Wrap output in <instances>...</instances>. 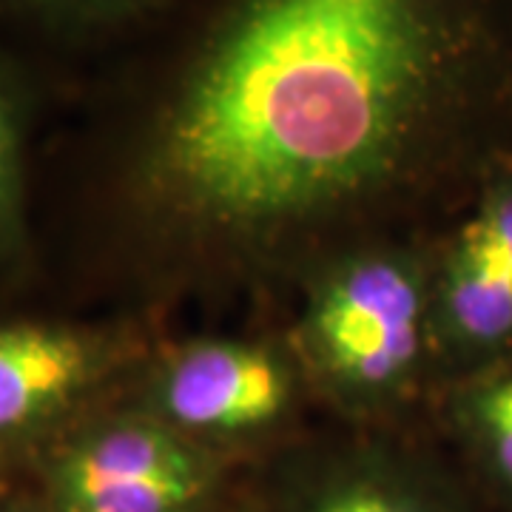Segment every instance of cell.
<instances>
[{"label": "cell", "instance_id": "obj_1", "mask_svg": "<svg viewBox=\"0 0 512 512\" xmlns=\"http://www.w3.org/2000/svg\"><path fill=\"white\" fill-rule=\"evenodd\" d=\"M160 26L114 114L180 217L265 228L433 151H512V0H180Z\"/></svg>", "mask_w": 512, "mask_h": 512}, {"label": "cell", "instance_id": "obj_2", "mask_svg": "<svg viewBox=\"0 0 512 512\" xmlns=\"http://www.w3.org/2000/svg\"><path fill=\"white\" fill-rule=\"evenodd\" d=\"M208 461L165 421L123 416L77 427L43 464L49 512H197Z\"/></svg>", "mask_w": 512, "mask_h": 512}, {"label": "cell", "instance_id": "obj_3", "mask_svg": "<svg viewBox=\"0 0 512 512\" xmlns=\"http://www.w3.org/2000/svg\"><path fill=\"white\" fill-rule=\"evenodd\" d=\"M333 376L359 390L402 382L424 342V291L396 259H362L333 276L311 316Z\"/></svg>", "mask_w": 512, "mask_h": 512}, {"label": "cell", "instance_id": "obj_4", "mask_svg": "<svg viewBox=\"0 0 512 512\" xmlns=\"http://www.w3.org/2000/svg\"><path fill=\"white\" fill-rule=\"evenodd\" d=\"M117 342L60 322H0V461L49 436L117 367Z\"/></svg>", "mask_w": 512, "mask_h": 512}, {"label": "cell", "instance_id": "obj_5", "mask_svg": "<svg viewBox=\"0 0 512 512\" xmlns=\"http://www.w3.org/2000/svg\"><path fill=\"white\" fill-rule=\"evenodd\" d=\"M157 402L168 424L200 433H239L274 421L288 402L282 365L265 350L211 342L163 370Z\"/></svg>", "mask_w": 512, "mask_h": 512}, {"label": "cell", "instance_id": "obj_6", "mask_svg": "<svg viewBox=\"0 0 512 512\" xmlns=\"http://www.w3.org/2000/svg\"><path fill=\"white\" fill-rule=\"evenodd\" d=\"M180 0H0V37L37 49H100L157 29Z\"/></svg>", "mask_w": 512, "mask_h": 512}, {"label": "cell", "instance_id": "obj_7", "mask_svg": "<svg viewBox=\"0 0 512 512\" xmlns=\"http://www.w3.org/2000/svg\"><path fill=\"white\" fill-rule=\"evenodd\" d=\"M35 66L0 37V268L26 245V148L37 114Z\"/></svg>", "mask_w": 512, "mask_h": 512}, {"label": "cell", "instance_id": "obj_8", "mask_svg": "<svg viewBox=\"0 0 512 512\" xmlns=\"http://www.w3.org/2000/svg\"><path fill=\"white\" fill-rule=\"evenodd\" d=\"M293 512H476L467 495L433 478L362 464L319 481Z\"/></svg>", "mask_w": 512, "mask_h": 512}, {"label": "cell", "instance_id": "obj_9", "mask_svg": "<svg viewBox=\"0 0 512 512\" xmlns=\"http://www.w3.org/2000/svg\"><path fill=\"white\" fill-rule=\"evenodd\" d=\"M458 413L484 493L512 512V356L478 373Z\"/></svg>", "mask_w": 512, "mask_h": 512}, {"label": "cell", "instance_id": "obj_10", "mask_svg": "<svg viewBox=\"0 0 512 512\" xmlns=\"http://www.w3.org/2000/svg\"><path fill=\"white\" fill-rule=\"evenodd\" d=\"M0 512H49L40 504H29L23 498H9V495H0Z\"/></svg>", "mask_w": 512, "mask_h": 512}]
</instances>
